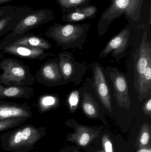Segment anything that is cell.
Masks as SVG:
<instances>
[{"instance_id":"15","label":"cell","mask_w":151,"mask_h":152,"mask_svg":"<svg viewBox=\"0 0 151 152\" xmlns=\"http://www.w3.org/2000/svg\"><path fill=\"white\" fill-rule=\"evenodd\" d=\"M34 89L29 86L7 85L0 82V99H30L34 95Z\"/></svg>"},{"instance_id":"25","label":"cell","mask_w":151,"mask_h":152,"mask_svg":"<svg viewBox=\"0 0 151 152\" xmlns=\"http://www.w3.org/2000/svg\"><path fill=\"white\" fill-rule=\"evenodd\" d=\"M79 94V91L78 90H74L70 93L68 96L67 104L71 112H74L78 107L80 99Z\"/></svg>"},{"instance_id":"3","label":"cell","mask_w":151,"mask_h":152,"mask_svg":"<svg viewBox=\"0 0 151 152\" xmlns=\"http://www.w3.org/2000/svg\"><path fill=\"white\" fill-rule=\"evenodd\" d=\"M55 18L52 10L43 9L33 10L21 18L16 26L5 36L0 43V49L10 44L32 29Z\"/></svg>"},{"instance_id":"21","label":"cell","mask_w":151,"mask_h":152,"mask_svg":"<svg viewBox=\"0 0 151 152\" xmlns=\"http://www.w3.org/2000/svg\"><path fill=\"white\" fill-rule=\"evenodd\" d=\"M82 108L84 114L90 118H96L99 115L98 104L88 93H83Z\"/></svg>"},{"instance_id":"28","label":"cell","mask_w":151,"mask_h":152,"mask_svg":"<svg viewBox=\"0 0 151 152\" xmlns=\"http://www.w3.org/2000/svg\"><path fill=\"white\" fill-rule=\"evenodd\" d=\"M143 111L145 115L151 116V98L150 97L143 106Z\"/></svg>"},{"instance_id":"16","label":"cell","mask_w":151,"mask_h":152,"mask_svg":"<svg viewBox=\"0 0 151 152\" xmlns=\"http://www.w3.org/2000/svg\"><path fill=\"white\" fill-rule=\"evenodd\" d=\"M98 12L96 5L89 4L86 7L76 8L74 10L63 13L62 20L69 23H74L89 19L95 18Z\"/></svg>"},{"instance_id":"10","label":"cell","mask_w":151,"mask_h":152,"mask_svg":"<svg viewBox=\"0 0 151 152\" xmlns=\"http://www.w3.org/2000/svg\"><path fill=\"white\" fill-rule=\"evenodd\" d=\"M134 87L141 79L150 62H151V43L148 39V31L145 29L139 48L134 54Z\"/></svg>"},{"instance_id":"6","label":"cell","mask_w":151,"mask_h":152,"mask_svg":"<svg viewBox=\"0 0 151 152\" xmlns=\"http://www.w3.org/2000/svg\"><path fill=\"white\" fill-rule=\"evenodd\" d=\"M34 77L39 84L49 87L61 86L69 83L63 77L58 58L49 59L42 64Z\"/></svg>"},{"instance_id":"12","label":"cell","mask_w":151,"mask_h":152,"mask_svg":"<svg viewBox=\"0 0 151 152\" xmlns=\"http://www.w3.org/2000/svg\"><path fill=\"white\" fill-rule=\"evenodd\" d=\"M2 52L22 59L42 60L49 57L55 56L54 53H47L45 50L23 45L11 44L0 49Z\"/></svg>"},{"instance_id":"2","label":"cell","mask_w":151,"mask_h":152,"mask_svg":"<svg viewBox=\"0 0 151 152\" xmlns=\"http://www.w3.org/2000/svg\"><path fill=\"white\" fill-rule=\"evenodd\" d=\"M91 24H60L55 22L44 35L54 40L57 46H61L64 50L68 49L82 50Z\"/></svg>"},{"instance_id":"24","label":"cell","mask_w":151,"mask_h":152,"mask_svg":"<svg viewBox=\"0 0 151 152\" xmlns=\"http://www.w3.org/2000/svg\"><path fill=\"white\" fill-rule=\"evenodd\" d=\"M27 119L25 118H19L0 120V132L18 126Z\"/></svg>"},{"instance_id":"13","label":"cell","mask_w":151,"mask_h":152,"mask_svg":"<svg viewBox=\"0 0 151 152\" xmlns=\"http://www.w3.org/2000/svg\"><path fill=\"white\" fill-rule=\"evenodd\" d=\"M31 106L27 103H17L0 99V120L22 118H30L33 116Z\"/></svg>"},{"instance_id":"22","label":"cell","mask_w":151,"mask_h":152,"mask_svg":"<svg viewBox=\"0 0 151 152\" xmlns=\"http://www.w3.org/2000/svg\"><path fill=\"white\" fill-rule=\"evenodd\" d=\"M91 0H56L63 13L89 5Z\"/></svg>"},{"instance_id":"23","label":"cell","mask_w":151,"mask_h":152,"mask_svg":"<svg viewBox=\"0 0 151 152\" xmlns=\"http://www.w3.org/2000/svg\"><path fill=\"white\" fill-rule=\"evenodd\" d=\"M151 126L147 123L142 125L137 138V145L140 149L148 148L150 145Z\"/></svg>"},{"instance_id":"1","label":"cell","mask_w":151,"mask_h":152,"mask_svg":"<svg viewBox=\"0 0 151 152\" xmlns=\"http://www.w3.org/2000/svg\"><path fill=\"white\" fill-rule=\"evenodd\" d=\"M151 0H111L98 23V36L105 34L111 23L122 15L132 28L151 25Z\"/></svg>"},{"instance_id":"14","label":"cell","mask_w":151,"mask_h":152,"mask_svg":"<svg viewBox=\"0 0 151 152\" xmlns=\"http://www.w3.org/2000/svg\"><path fill=\"white\" fill-rule=\"evenodd\" d=\"M33 10L28 6L18 5L14 10L0 19V38L9 33L21 18Z\"/></svg>"},{"instance_id":"27","label":"cell","mask_w":151,"mask_h":152,"mask_svg":"<svg viewBox=\"0 0 151 152\" xmlns=\"http://www.w3.org/2000/svg\"><path fill=\"white\" fill-rule=\"evenodd\" d=\"M18 5H8L0 7V19L10 13L17 8Z\"/></svg>"},{"instance_id":"20","label":"cell","mask_w":151,"mask_h":152,"mask_svg":"<svg viewBox=\"0 0 151 152\" xmlns=\"http://www.w3.org/2000/svg\"><path fill=\"white\" fill-rule=\"evenodd\" d=\"M60 105L59 97L55 94L42 95L37 100V108L40 113H44L51 110L57 109Z\"/></svg>"},{"instance_id":"4","label":"cell","mask_w":151,"mask_h":152,"mask_svg":"<svg viewBox=\"0 0 151 152\" xmlns=\"http://www.w3.org/2000/svg\"><path fill=\"white\" fill-rule=\"evenodd\" d=\"M0 82L7 85L33 86L35 78L27 65L16 59L6 58L0 61Z\"/></svg>"},{"instance_id":"7","label":"cell","mask_w":151,"mask_h":152,"mask_svg":"<svg viewBox=\"0 0 151 152\" xmlns=\"http://www.w3.org/2000/svg\"><path fill=\"white\" fill-rule=\"evenodd\" d=\"M132 27L129 24H127L119 33L108 42L100 52L99 58H104L110 53L117 61L124 58L132 36Z\"/></svg>"},{"instance_id":"9","label":"cell","mask_w":151,"mask_h":152,"mask_svg":"<svg viewBox=\"0 0 151 152\" xmlns=\"http://www.w3.org/2000/svg\"><path fill=\"white\" fill-rule=\"evenodd\" d=\"M41 129L31 125H26L12 132L8 142V147L17 149L35 144L41 137Z\"/></svg>"},{"instance_id":"31","label":"cell","mask_w":151,"mask_h":152,"mask_svg":"<svg viewBox=\"0 0 151 152\" xmlns=\"http://www.w3.org/2000/svg\"><path fill=\"white\" fill-rule=\"evenodd\" d=\"M96 152H105L104 151H97Z\"/></svg>"},{"instance_id":"17","label":"cell","mask_w":151,"mask_h":152,"mask_svg":"<svg viewBox=\"0 0 151 152\" xmlns=\"http://www.w3.org/2000/svg\"><path fill=\"white\" fill-rule=\"evenodd\" d=\"M74 129V132L69 135L68 141L76 143L80 146L87 145L98 134L96 131L85 126L76 125Z\"/></svg>"},{"instance_id":"26","label":"cell","mask_w":151,"mask_h":152,"mask_svg":"<svg viewBox=\"0 0 151 152\" xmlns=\"http://www.w3.org/2000/svg\"><path fill=\"white\" fill-rule=\"evenodd\" d=\"M102 144L105 152H114L112 143L108 135L105 134L102 137Z\"/></svg>"},{"instance_id":"19","label":"cell","mask_w":151,"mask_h":152,"mask_svg":"<svg viewBox=\"0 0 151 152\" xmlns=\"http://www.w3.org/2000/svg\"><path fill=\"white\" fill-rule=\"evenodd\" d=\"M140 102L150 96L151 89V62H150L144 74L135 87Z\"/></svg>"},{"instance_id":"18","label":"cell","mask_w":151,"mask_h":152,"mask_svg":"<svg viewBox=\"0 0 151 152\" xmlns=\"http://www.w3.org/2000/svg\"><path fill=\"white\" fill-rule=\"evenodd\" d=\"M11 44L38 48L45 50H49L52 47L51 44L45 38L29 33L18 38Z\"/></svg>"},{"instance_id":"30","label":"cell","mask_w":151,"mask_h":152,"mask_svg":"<svg viewBox=\"0 0 151 152\" xmlns=\"http://www.w3.org/2000/svg\"><path fill=\"white\" fill-rule=\"evenodd\" d=\"M12 1L13 0H0V5L9 2L11 1Z\"/></svg>"},{"instance_id":"29","label":"cell","mask_w":151,"mask_h":152,"mask_svg":"<svg viewBox=\"0 0 151 152\" xmlns=\"http://www.w3.org/2000/svg\"><path fill=\"white\" fill-rule=\"evenodd\" d=\"M137 152H151L150 147L149 148H142L140 149V150Z\"/></svg>"},{"instance_id":"11","label":"cell","mask_w":151,"mask_h":152,"mask_svg":"<svg viewBox=\"0 0 151 152\" xmlns=\"http://www.w3.org/2000/svg\"><path fill=\"white\" fill-rule=\"evenodd\" d=\"M94 88L97 95L104 107L111 112V97L105 75L99 62L94 63L92 66Z\"/></svg>"},{"instance_id":"5","label":"cell","mask_w":151,"mask_h":152,"mask_svg":"<svg viewBox=\"0 0 151 152\" xmlns=\"http://www.w3.org/2000/svg\"><path fill=\"white\" fill-rule=\"evenodd\" d=\"M58 59L64 79L69 82L79 85L87 70V66L75 61L73 54L68 51L59 53Z\"/></svg>"},{"instance_id":"8","label":"cell","mask_w":151,"mask_h":152,"mask_svg":"<svg viewBox=\"0 0 151 152\" xmlns=\"http://www.w3.org/2000/svg\"><path fill=\"white\" fill-rule=\"evenodd\" d=\"M106 70L112 83L118 105L128 110L131 106V100L126 76L117 68L107 66Z\"/></svg>"}]
</instances>
